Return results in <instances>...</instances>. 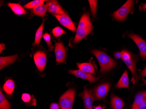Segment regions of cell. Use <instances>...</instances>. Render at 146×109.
I'll return each instance as SVG.
<instances>
[{
  "label": "cell",
  "mask_w": 146,
  "mask_h": 109,
  "mask_svg": "<svg viewBox=\"0 0 146 109\" xmlns=\"http://www.w3.org/2000/svg\"><path fill=\"white\" fill-rule=\"evenodd\" d=\"M93 26L89 13H85L81 17L76 31L74 43L77 44L91 32Z\"/></svg>",
  "instance_id": "cell-1"
},
{
  "label": "cell",
  "mask_w": 146,
  "mask_h": 109,
  "mask_svg": "<svg viewBox=\"0 0 146 109\" xmlns=\"http://www.w3.org/2000/svg\"><path fill=\"white\" fill-rule=\"evenodd\" d=\"M92 53L94 54L100 65V72L104 74L112 69L116 65V63L113 59L105 52L98 50H93Z\"/></svg>",
  "instance_id": "cell-2"
},
{
  "label": "cell",
  "mask_w": 146,
  "mask_h": 109,
  "mask_svg": "<svg viewBox=\"0 0 146 109\" xmlns=\"http://www.w3.org/2000/svg\"><path fill=\"white\" fill-rule=\"evenodd\" d=\"M76 91L70 89L61 96L59 100V105L61 109H72L75 98Z\"/></svg>",
  "instance_id": "cell-3"
},
{
  "label": "cell",
  "mask_w": 146,
  "mask_h": 109,
  "mask_svg": "<svg viewBox=\"0 0 146 109\" xmlns=\"http://www.w3.org/2000/svg\"><path fill=\"white\" fill-rule=\"evenodd\" d=\"M122 59L125 65L131 71L133 78L132 81L135 84L137 82L136 71V60L133 57L131 54L127 50H123L122 52Z\"/></svg>",
  "instance_id": "cell-4"
},
{
  "label": "cell",
  "mask_w": 146,
  "mask_h": 109,
  "mask_svg": "<svg viewBox=\"0 0 146 109\" xmlns=\"http://www.w3.org/2000/svg\"><path fill=\"white\" fill-rule=\"evenodd\" d=\"M134 5V1L129 0L123 5L120 9L114 12L113 14L114 18L117 21H124L127 16L133 9Z\"/></svg>",
  "instance_id": "cell-5"
},
{
  "label": "cell",
  "mask_w": 146,
  "mask_h": 109,
  "mask_svg": "<svg viewBox=\"0 0 146 109\" xmlns=\"http://www.w3.org/2000/svg\"><path fill=\"white\" fill-rule=\"evenodd\" d=\"M47 56L44 52L38 51L34 53L33 55L34 62L38 69L40 72H42L45 69Z\"/></svg>",
  "instance_id": "cell-6"
},
{
  "label": "cell",
  "mask_w": 146,
  "mask_h": 109,
  "mask_svg": "<svg viewBox=\"0 0 146 109\" xmlns=\"http://www.w3.org/2000/svg\"><path fill=\"white\" fill-rule=\"evenodd\" d=\"M55 53L57 64L60 65L65 63L66 56V48L62 42L56 43Z\"/></svg>",
  "instance_id": "cell-7"
},
{
  "label": "cell",
  "mask_w": 146,
  "mask_h": 109,
  "mask_svg": "<svg viewBox=\"0 0 146 109\" xmlns=\"http://www.w3.org/2000/svg\"><path fill=\"white\" fill-rule=\"evenodd\" d=\"M79 96L82 98L85 109H93V102L94 100V93L91 90H88L84 87L83 92L80 93Z\"/></svg>",
  "instance_id": "cell-8"
},
{
  "label": "cell",
  "mask_w": 146,
  "mask_h": 109,
  "mask_svg": "<svg viewBox=\"0 0 146 109\" xmlns=\"http://www.w3.org/2000/svg\"><path fill=\"white\" fill-rule=\"evenodd\" d=\"M128 36L133 40L138 47L143 59L146 58V42L141 37L135 34H129Z\"/></svg>",
  "instance_id": "cell-9"
},
{
  "label": "cell",
  "mask_w": 146,
  "mask_h": 109,
  "mask_svg": "<svg viewBox=\"0 0 146 109\" xmlns=\"http://www.w3.org/2000/svg\"><path fill=\"white\" fill-rule=\"evenodd\" d=\"M47 2L49 5L48 11L53 15H68L57 1H51Z\"/></svg>",
  "instance_id": "cell-10"
},
{
  "label": "cell",
  "mask_w": 146,
  "mask_h": 109,
  "mask_svg": "<svg viewBox=\"0 0 146 109\" xmlns=\"http://www.w3.org/2000/svg\"><path fill=\"white\" fill-rule=\"evenodd\" d=\"M60 24L73 32L76 30V27L68 15H54Z\"/></svg>",
  "instance_id": "cell-11"
},
{
  "label": "cell",
  "mask_w": 146,
  "mask_h": 109,
  "mask_svg": "<svg viewBox=\"0 0 146 109\" xmlns=\"http://www.w3.org/2000/svg\"><path fill=\"white\" fill-rule=\"evenodd\" d=\"M110 84L109 83H105L98 86L96 89L95 95L97 99L101 100L105 97L108 94L110 90Z\"/></svg>",
  "instance_id": "cell-12"
},
{
  "label": "cell",
  "mask_w": 146,
  "mask_h": 109,
  "mask_svg": "<svg viewBox=\"0 0 146 109\" xmlns=\"http://www.w3.org/2000/svg\"><path fill=\"white\" fill-rule=\"evenodd\" d=\"M69 73L71 74L82 79L88 80L90 82H96V79L91 74L88 73L81 70H70Z\"/></svg>",
  "instance_id": "cell-13"
},
{
  "label": "cell",
  "mask_w": 146,
  "mask_h": 109,
  "mask_svg": "<svg viewBox=\"0 0 146 109\" xmlns=\"http://www.w3.org/2000/svg\"><path fill=\"white\" fill-rule=\"evenodd\" d=\"M17 55L7 57H1L0 58V69H2L3 68L13 63L18 58Z\"/></svg>",
  "instance_id": "cell-14"
},
{
  "label": "cell",
  "mask_w": 146,
  "mask_h": 109,
  "mask_svg": "<svg viewBox=\"0 0 146 109\" xmlns=\"http://www.w3.org/2000/svg\"><path fill=\"white\" fill-rule=\"evenodd\" d=\"M116 87L117 88H127L129 89V79L127 70H125L122 75V77L116 84Z\"/></svg>",
  "instance_id": "cell-15"
},
{
  "label": "cell",
  "mask_w": 146,
  "mask_h": 109,
  "mask_svg": "<svg viewBox=\"0 0 146 109\" xmlns=\"http://www.w3.org/2000/svg\"><path fill=\"white\" fill-rule=\"evenodd\" d=\"M80 70L88 73L96 74V71L94 66L91 63H82L77 64Z\"/></svg>",
  "instance_id": "cell-16"
},
{
  "label": "cell",
  "mask_w": 146,
  "mask_h": 109,
  "mask_svg": "<svg viewBox=\"0 0 146 109\" xmlns=\"http://www.w3.org/2000/svg\"><path fill=\"white\" fill-rule=\"evenodd\" d=\"M146 99V91L137 94L134 98V102L132 106V109H137L143 102Z\"/></svg>",
  "instance_id": "cell-17"
},
{
  "label": "cell",
  "mask_w": 146,
  "mask_h": 109,
  "mask_svg": "<svg viewBox=\"0 0 146 109\" xmlns=\"http://www.w3.org/2000/svg\"><path fill=\"white\" fill-rule=\"evenodd\" d=\"M48 6L49 5L47 2L45 5L43 4V5L38 6L35 9H33V13L35 15L40 16V17H44L48 10Z\"/></svg>",
  "instance_id": "cell-18"
},
{
  "label": "cell",
  "mask_w": 146,
  "mask_h": 109,
  "mask_svg": "<svg viewBox=\"0 0 146 109\" xmlns=\"http://www.w3.org/2000/svg\"><path fill=\"white\" fill-rule=\"evenodd\" d=\"M8 6L14 13L17 15H23L26 14V11L20 4L9 3H8Z\"/></svg>",
  "instance_id": "cell-19"
},
{
  "label": "cell",
  "mask_w": 146,
  "mask_h": 109,
  "mask_svg": "<svg viewBox=\"0 0 146 109\" xmlns=\"http://www.w3.org/2000/svg\"><path fill=\"white\" fill-rule=\"evenodd\" d=\"M111 105L113 109H123L124 103L122 99L115 95H112L111 97Z\"/></svg>",
  "instance_id": "cell-20"
},
{
  "label": "cell",
  "mask_w": 146,
  "mask_h": 109,
  "mask_svg": "<svg viewBox=\"0 0 146 109\" xmlns=\"http://www.w3.org/2000/svg\"><path fill=\"white\" fill-rule=\"evenodd\" d=\"M15 84L14 82L12 79H9L7 80L3 86V90L8 95L12 94L14 91Z\"/></svg>",
  "instance_id": "cell-21"
},
{
  "label": "cell",
  "mask_w": 146,
  "mask_h": 109,
  "mask_svg": "<svg viewBox=\"0 0 146 109\" xmlns=\"http://www.w3.org/2000/svg\"><path fill=\"white\" fill-rule=\"evenodd\" d=\"M44 25V20H43L42 24H41L40 26L37 30L36 32V36H35V40L34 43V46H39L42 36Z\"/></svg>",
  "instance_id": "cell-22"
},
{
  "label": "cell",
  "mask_w": 146,
  "mask_h": 109,
  "mask_svg": "<svg viewBox=\"0 0 146 109\" xmlns=\"http://www.w3.org/2000/svg\"><path fill=\"white\" fill-rule=\"evenodd\" d=\"M10 104L5 97L1 91H0V109H10Z\"/></svg>",
  "instance_id": "cell-23"
},
{
  "label": "cell",
  "mask_w": 146,
  "mask_h": 109,
  "mask_svg": "<svg viewBox=\"0 0 146 109\" xmlns=\"http://www.w3.org/2000/svg\"><path fill=\"white\" fill-rule=\"evenodd\" d=\"M44 1V0H35L26 4L24 7L27 9H34L38 6L43 5Z\"/></svg>",
  "instance_id": "cell-24"
},
{
  "label": "cell",
  "mask_w": 146,
  "mask_h": 109,
  "mask_svg": "<svg viewBox=\"0 0 146 109\" xmlns=\"http://www.w3.org/2000/svg\"><path fill=\"white\" fill-rule=\"evenodd\" d=\"M90 4L91 12L93 17H95L96 15L97 8V1H88Z\"/></svg>",
  "instance_id": "cell-25"
},
{
  "label": "cell",
  "mask_w": 146,
  "mask_h": 109,
  "mask_svg": "<svg viewBox=\"0 0 146 109\" xmlns=\"http://www.w3.org/2000/svg\"><path fill=\"white\" fill-rule=\"evenodd\" d=\"M66 32L60 27H56L52 31V33L55 38H58L65 33Z\"/></svg>",
  "instance_id": "cell-26"
},
{
  "label": "cell",
  "mask_w": 146,
  "mask_h": 109,
  "mask_svg": "<svg viewBox=\"0 0 146 109\" xmlns=\"http://www.w3.org/2000/svg\"><path fill=\"white\" fill-rule=\"evenodd\" d=\"M43 38L44 40L47 43V46H48V48H49V50H52V49H53V46H52V43L51 41L50 36L49 35V34L46 33L43 35Z\"/></svg>",
  "instance_id": "cell-27"
},
{
  "label": "cell",
  "mask_w": 146,
  "mask_h": 109,
  "mask_svg": "<svg viewBox=\"0 0 146 109\" xmlns=\"http://www.w3.org/2000/svg\"><path fill=\"white\" fill-rule=\"evenodd\" d=\"M22 99L24 103H26V104H29L30 103V102H33L34 104V105H36V103H34L32 101V97L31 95H29L28 93H23L22 95Z\"/></svg>",
  "instance_id": "cell-28"
},
{
  "label": "cell",
  "mask_w": 146,
  "mask_h": 109,
  "mask_svg": "<svg viewBox=\"0 0 146 109\" xmlns=\"http://www.w3.org/2000/svg\"><path fill=\"white\" fill-rule=\"evenodd\" d=\"M137 109H146V99L144 100Z\"/></svg>",
  "instance_id": "cell-29"
},
{
  "label": "cell",
  "mask_w": 146,
  "mask_h": 109,
  "mask_svg": "<svg viewBox=\"0 0 146 109\" xmlns=\"http://www.w3.org/2000/svg\"><path fill=\"white\" fill-rule=\"evenodd\" d=\"M60 105L56 103H52L51 104L50 106V109H59L60 108Z\"/></svg>",
  "instance_id": "cell-30"
},
{
  "label": "cell",
  "mask_w": 146,
  "mask_h": 109,
  "mask_svg": "<svg viewBox=\"0 0 146 109\" xmlns=\"http://www.w3.org/2000/svg\"><path fill=\"white\" fill-rule=\"evenodd\" d=\"M115 57L117 59L122 58V52H117L114 54Z\"/></svg>",
  "instance_id": "cell-31"
},
{
  "label": "cell",
  "mask_w": 146,
  "mask_h": 109,
  "mask_svg": "<svg viewBox=\"0 0 146 109\" xmlns=\"http://www.w3.org/2000/svg\"><path fill=\"white\" fill-rule=\"evenodd\" d=\"M5 48V44H3H3L1 43V44H0V52L1 53L2 51H3Z\"/></svg>",
  "instance_id": "cell-32"
},
{
  "label": "cell",
  "mask_w": 146,
  "mask_h": 109,
  "mask_svg": "<svg viewBox=\"0 0 146 109\" xmlns=\"http://www.w3.org/2000/svg\"><path fill=\"white\" fill-rule=\"evenodd\" d=\"M141 76L143 77H146V67L144 68V69L142 71L141 73Z\"/></svg>",
  "instance_id": "cell-33"
},
{
  "label": "cell",
  "mask_w": 146,
  "mask_h": 109,
  "mask_svg": "<svg viewBox=\"0 0 146 109\" xmlns=\"http://www.w3.org/2000/svg\"><path fill=\"white\" fill-rule=\"evenodd\" d=\"M141 9L142 10H146V4L143 5Z\"/></svg>",
  "instance_id": "cell-34"
},
{
  "label": "cell",
  "mask_w": 146,
  "mask_h": 109,
  "mask_svg": "<svg viewBox=\"0 0 146 109\" xmlns=\"http://www.w3.org/2000/svg\"><path fill=\"white\" fill-rule=\"evenodd\" d=\"M95 109H103L101 106H97L95 108Z\"/></svg>",
  "instance_id": "cell-35"
},
{
  "label": "cell",
  "mask_w": 146,
  "mask_h": 109,
  "mask_svg": "<svg viewBox=\"0 0 146 109\" xmlns=\"http://www.w3.org/2000/svg\"><path fill=\"white\" fill-rule=\"evenodd\" d=\"M144 83L146 85V80H145V81H144Z\"/></svg>",
  "instance_id": "cell-36"
}]
</instances>
